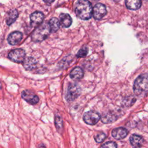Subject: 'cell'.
I'll return each instance as SVG.
<instances>
[{"label": "cell", "instance_id": "24", "mask_svg": "<svg viewBox=\"0 0 148 148\" xmlns=\"http://www.w3.org/2000/svg\"><path fill=\"white\" fill-rule=\"evenodd\" d=\"M45 2H49V1H45ZM53 2V1H50V2H49L51 3V2Z\"/></svg>", "mask_w": 148, "mask_h": 148}, {"label": "cell", "instance_id": "8", "mask_svg": "<svg viewBox=\"0 0 148 148\" xmlns=\"http://www.w3.org/2000/svg\"><path fill=\"white\" fill-rule=\"evenodd\" d=\"M22 98L30 104L35 105L39 102V97L33 91L26 90L21 93Z\"/></svg>", "mask_w": 148, "mask_h": 148}, {"label": "cell", "instance_id": "22", "mask_svg": "<svg viewBox=\"0 0 148 148\" xmlns=\"http://www.w3.org/2000/svg\"><path fill=\"white\" fill-rule=\"evenodd\" d=\"M55 124L58 130L62 128V121L60 116H56L55 117Z\"/></svg>", "mask_w": 148, "mask_h": 148}, {"label": "cell", "instance_id": "21", "mask_svg": "<svg viewBox=\"0 0 148 148\" xmlns=\"http://www.w3.org/2000/svg\"><path fill=\"white\" fill-rule=\"evenodd\" d=\"M106 138V135L103 132H99L94 136L95 141L98 143L102 142Z\"/></svg>", "mask_w": 148, "mask_h": 148}, {"label": "cell", "instance_id": "6", "mask_svg": "<svg viewBox=\"0 0 148 148\" xmlns=\"http://www.w3.org/2000/svg\"><path fill=\"white\" fill-rule=\"evenodd\" d=\"M100 119L101 116L99 114L98 112L93 110L88 111L83 115L84 121L89 125H94L97 124Z\"/></svg>", "mask_w": 148, "mask_h": 148}, {"label": "cell", "instance_id": "20", "mask_svg": "<svg viewBox=\"0 0 148 148\" xmlns=\"http://www.w3.org/2000/svg\"><path fill=\"white\" fill-rule=\"evenodd\" d=\"M88 51V47L86 46H84L78 51L77 53L76 54V56L77 57H84L87 54Z\"/></svg>", "mask_w": 148, "mask_h": 148}, {"label": "cell", "instance_id": "10", "mask_svg": "<svg viewBox=\"0 0 148 148\" xmlns=\"http://www.w3.org/2000/svg\"><path fill=\"white\" fill-rule=\"evenodd\" d=\"M23 38V34L19 31H14L10 33L8 38V43L11 45L18 44Z\"/></svg>", "mask_w": 148, "mask_h": 148}, {"label": "cell", "instance_id": "1", "mask_svg": "<svg viewBox=\"0 0 148 148\" xmlns=\"http://www.w3.org/2000/svg\"><path fill=\"white\" fill-rule=\"evenodd\" d=\"M76 16L82 20L90 19L92 14V8L88 1L81 0L76 2L75 7Z\"/></svg>", "mask_w": 148, "mask_h": 148}, {"label": "cell", "instance_id": "16", "mask_svg": "<svg viewBox=\"0 0 148 148\" xmlns=\"http://www.w3.org/2000/svg\"><path fill=\"white\" fill-rule=\"evenodd\" d=\"M84 73L82 69L79 66L74 68L70 72L69 76L73 80H79L83 76Z\"/></svg>", "mask_w": 148, "mask_h": 148}, {"label": "cell", "instance_id": "13", "mask_svg": "<svg viewBox=\"0 0 148 148\" xmlns=\"http://www.w3.org/2000/svg\"><path fill=\"white\" fill-rule=\"evenodd\" d=\"M143 138L138 135L134 134L132 135L130 138V142L131 145L136 148L140 147L142 146L143 143Z\"/></svg>", "mask_w": 148, "mask_h": 148}, {"label": "cell", "instance_id": "12", "mask_svg": "<svg viewBox=\"0 0 148 148\" xmlns=\"http://www.w3.org/2000/svg\"><path fill=\"white\" fill-rule=\"evenodd\" d=\"M37 65V62L35 59H34L32 57H28L25 58L23 61V66L28 71L32 70L35 68Z\"/></svg>", "mask_w": 148, "mask_h": 148}, {"label": "cell", "instance_id": "7", "mask_svg": "<svg viewBox=\"0 0 148 148\" xmlns=\"http://www.w3.org/2000/svg\"><path fill=\"white\" fill-rule=\"evenodd\" d=\"M107 13L106 8L102 3L96 4L92 9V16L96 20L102 19Z\"/></svg>", "mask_w": 148, "mask_h": 148}, {"label": "cell", "instance_id": "2", "mask_svg": "<svg viewBox=\"0 0 148 148\" xmlns=\"http://www.w3.org/2000/svg\"><path fill=\"white\" fill-rule=\"evenodd\" d=\"M133 90L137 95L145 94L148 92V74H142L136 79Z\"/></svg>", "mask_w": 148, "mask_h": 148}, {"label": "cell", "instance_id": "17", "mask_svg": "<svg viewBox=\"0 0 148 148\" xmlns=\"http://www.w3.org/2000/svg\"><path fill=\"white\" fill-rule=\"evenodd\" d=\"M50 31L51 32H56L60 27V20L57 18L56 17H53L51 18L49 23H48Z\"/></svg>", "mask_w": 148, "mask_h": 148}, {"label": "cell", "instance_id": "14", "mask_svg": "<svg viewBox=\"0 0 148 148\" xmlns=\"http://www.w3.org/2000/svg\"><path fill=\"white\" fill-rule=\"evenodd\" d=\"M18 12L16 9H11L10 10L6 15V23L7 25H10L12 24L17 19L18 17Z\"/></svg>", "mask_w": 148, "mask_h": 148}, {"label": "cell", "instance_id": "23", "mask_svg": "<svg viewBox=\"0 0 148 148\" xmlns=\"http://www.w3.org/2000/svg\"><path fill=\"white\" fill-rule=\"evenodd\" d=\"M101 148H117V144L114 142H108L104 143Z\"/></svg>", "mask_w": 148, "mask_h": 148}, {"label": "cell", "instance_id": "25", "mask_svg": "<svg viewBox=\"0 0 148 148\" xmlns=\"http://www.w3.org/2000/svg\"><path fill=\"white\" fill-rule=\"evenodd\" d=\"M1 87H2V86H1V82H0V89L1 88Z\"/></svg>", "mask_w": 148, "mask_h": 148}, {"label": "cell", "instance_id": "4", "mask_svg": "<svg viewBox=\"0 0 148 148\" xmlns=\"http://www.w3.org/2000/svg\"><path fill=\"white\" fill-rule=\"evenodd\" d=\"M81 93V88L76 83H70L68 87L66 99L68 101H72L76 99Z\"/></svg>", "mask_w": 148, "mask_h": 148}, {"label": "cell", "instance_id": "18", "mask_svg": "<svg viewBox=\"0 0 148 148\" xmlns=\"http://www.w3.org/2000/svg\"><path fill=\"white\" fill-rule=\"evenodd\" d=\"M117 119L116 115L112 112L103 113L101 117V121L103 123H110L114 121Z\"/></svg>", "mask_w": 148, "mask_h": 148}, {"label": "cell", "instance_id": "15", "mask_svg": "<svg viewBox=\"0 0 148 148\" xmlns=\"http://www.w3.org/2000/svg\"><path fill=\"white\" fill-rule=\"evenodd\" d=\"M72 18L69 14L66 13H62L60 16V24L65 28L69 27L72 24Z\"/></svg>", "mask_w": 148, "mask_h": 148}, {"label": "cell", "instance_id": "11", "mask_svg": "<svg viewBox=\"0 0 148 148\" xmlns=\"http://www.w3.org/2000/svg\"><path fill=\"white\" fill-rule=\"evenodd\" d=\"M128 135V131L123 127H119L114 128L112 131V136L116 139H122Z\"/></svg>", "mask_w": 148, "mask_h": 148}, {"label": "cell", "instance_id": "9", "mask_svg": "<svg viewBox=\"0 0 148 148\" xmlns=\"http://www.w3.org/2000/svg\"><path fill=\"white\" fill-rule=\"evenodd\" d=\"M44 18V14L42 12L36 11L30 15L31 24L32 27H37L40 25Z\"/></svg>", "mask_w": 148, "mask_h": 148}, {"label": "cell", "instance_id": "3", "mask_svg": "<svg viewBox=\"0 0 148 148\" xmlns=\"http://www.w3.org/2000/svg\"><path fill=\"white\" fill-rule=\"evenodd\" d=\"M50 32L48 23H43L34 30L31 35V39L34 42H40L46 39Z\"/></svg>", "mask_w": 148, "mask_h": 148}, {"label": "cell", "instance_id": "19", "mask_svg": "<svg viewBox=\"0 0 148 148\" xmlns=\"http://www.w3.org/2000/svg\"><path fill=\"white\" fill-rule=\"evenodd\" d=\"M142 5V2L139 0H128L125 1L127 8L131 10H137Z\"/></svg>", "mask_w": 148, "mask_h": 148}, {"label": "cell", "instance_id": "5", "mask_svg": "<svg viewBox=\"0 0 148 148\" xmlns=\"http://www.w3.org/2000/svg\"><path fill=\"white\" fill-rule=\"evenodd\" d=\"M25 56V52L22 49H16L12 50L8 54L10 60L14 62L20 63L24 61Z\"/></svg>", "mask_w": 148, "mask_h": 148}]
</instances>
